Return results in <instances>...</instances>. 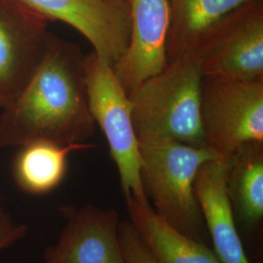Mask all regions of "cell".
Here are the masks:
<instances>
[{
  "instance_id": "6da1fadb",
  "label": "cell",
  "mask_w": 263,
  "mask_h": 263,
  "mask_svg": "<svg viewBox=\"0 0 263 263\" xmlns=\"http://www.w3.org/2000/svg\"><path fill=\"white\" fill-rule=\"evenodd\" d=\"M96 129L81 49L50 34L44 56L19 94L1 108L0 147L48 141L85 143Z\"/></svg>"
},
{
  "instance_id": "7a4b0ae2",
  "label": "cell",
  "mask_w": 263,
  "mask_h": 263,
  "mask_svg": "<svg viewBox=\"0 0 263 263\" xmlns=\"http://www.w3.org/2000/svg\"><path fill=\"white\" fill-rule=\"evenodd\" d=\"M202 77L194 55L189 53L129 95L132 122L140 143L174 141L206 147L200 119Z\"/></svg>"
},
{
  "instance_id": "3957f363",
  "label": "cell",
  "mask_w": 263,
  "mask_h": 263,
  "mask_svg": "<svg viewBox=\"0 0 263 263\" xmlns=\"http://www.w3.org/2000/svg\"><path fill=\"white\" fill-rule=\"evenodd\" d=\"M140 151L141 183L154 212L179 232L207 245L194 180L204 163L219 157L206 147L174 141L140 143Z\"/></svg>"
},
{
  "instance_id": "277c9868",
  "label": "cell",
  "mask_w": 263,
  "mask_h": 263,
  "mask_svg": "<svg viewBox=\"0 0 263 263\" xmlns=\"http://www.w3.org/2000/svg\"><path fill=\"white\" fill-rule=\"evenodd\" d=\"M90 111L108 143L125 198L146 199L141 183L140 142L132 122L131 102L112 65L94 51L85 56Z\"/></svg>"
},
{
  "instance_id": "5b68a950",
  "label": "cell",
  "mask_w": 263,
  "mask_h": 263,
  "mask_svg": "<svg viewBox=\"0 0 263 263\" xmlns=\"http://www.w3.org/2000/svg\"><path fill=\"white\" fill-rule=\"evenodd\" d=\"M200 119L206 147L220 159L263 142V82L203 76Z\"/></svg>"
},
{
  "instance_id": "8992f818",
  "label": "cell",
  "mask_w": 263,
  "mask_h": 263,
  "mask_svg": "<svg viewBox=\"0 0 263 263\" xmlns=\"http://www.w3.org/2000/svg\"><path fill=\"white\" fill-rule=\"evenodd\" d=\"M192 54L203 76L263 82V0H250L226 15Z\"/></svg>"
},
{
  "instance_id": "52a82bcc",
  "label": "cell",
  "mask_w": 263,
  "mask_h": 263,
  "mask_svg": "<svg viewBox=\"0 0 263 263\" xmlns=\"http://www.w3.org/2000/svg\"><path fill=\"white\" fill-rule=\"evenodd\" d=\"M47 21L76 28L95 53L113 65L128 46L131 20L127 0H12Z\"/></svg>"
},
{
  "instance_id": "ba28073f",
  "label": "cell",
  "mask_w": 263,
  "mask_h": 263,
  "mask_svg": "<svg viewBox=\"0 0 263 263\" xmlns=\"http://www.w3.org/2000/svg\"><path fill=\"white\" fill-rule=\"evenodd\" d=\"M47 20L12 0H0V98L19 94L36 70L51 32Z\"/></svg>"
},
{
  "instance_id": "9c48e42d",
  "label": "cell",
  "mask_w": 263,
  "mask_h": 263,
  "mask_svg": "<svg viewBox=\"0 0 263 263\" xmlns=\"http://www.w3.org/2000/svg\"><path fill=\"white\" fill-rule=\"evenodd\" d=\"M131 33L113 71L127 95L167 65L170 27L169 0H127Z\"/></svg>"
},
{
  "instance_id": "30bf717a",
  "label": "cell",
  "mask_w": 263,
  "mask_h": 263,
  "mask_svg": "<svg viewBox=\"0 0 263 263\" xmlns=\"http://www.w3.org/2000/svg\"><path fill=\"white\" fill-rule=\"evenodd\" d=\"M60 211L66 226L57 244L46 250L44 263H124L116 210L89 204Z\"/></svg>"
},
{
  "instance_id": "8fae6325",
  "label": "cell",
  "mask_w": 263,
  "mask_h": 263,
  "mask_svg": "<svg viewBox=\"0 0 263 263\" xmlns=\"http://www.w3.org/2000/svg\"><path fill=\"white\" fill-rule=\"evenodd\" d=\"M194 194L214 252L221 263H250L236 228L226 184L224 159L204 163L194 180Z\"/></svg>"
},
{
  "instance_id": "7c38bea8",
  "label": "cell",
  "mask_w": 263,
  "mask_h": 263,
  "mask_svg": "<svg viewBox=\"0 0 263 263\" xmlns=\"http://www.w3.org/2000/svg\"><path fill=\"white\" fill-rule=\"evenodd\" d=\"M125 199L132 224L159 263H221L207 245L179 232L162 219L147 198Z\"/></svg>"
},
{
  "instance_id": "4fadbf2b",
  "label": "cell",
  "mask_w": 263,
  "mask_h": 263,
  "mask_svg": "<svg viewBox=\"0 0 263 263\" xmlns=\"http://www.w3.org/2000/svg\"><path fill=\"white\" fill-rule=\"evenodd\" d=\"M226 184L235 218L252 230L263 218V142H250L224 159Z\"/></svg>"
},
{
  "instance_id": "5bb4252c",
  "label": "cell",
  "mask_w": 263,
  "mask_h": 263,
  "mask_svg": "<svg viewBox=\"0 0 263 263\" xmlns=\"http://www.w3.org/2000/svg\"><path fill=\"white\" fill-rule=\"evenodd\" d=\"M91 143L63 145L37 141L21 146L13 162V178L25 193L40 196L54 191L66 178L71 152L92 147Z\"/></svg>"
},
{
  "instance_id": "9a60e30c",
  "label": "cell",
  "mask_w": 263,
  "mask_h": 263,
  "mask_svg": "<svg viewBox=\"0 0 263 263\" xmlns=\"http://www.w3.org/2000/svg\"><path fill=\"white\" fill-rule=\"evenodd\" d=\"M250 0H169L168 64L193 53L199 41L230 12Z\"/></svg>"
},
{
  "instance_id": "2e32d148",
  "label": "cell",
  "mask_w": 263,
  "mask_h": 263,
  "mask_svg": "<svg viewBox=\"0 0 263 263\" xmlns=\"http://www.w3.org/2000/svg\"><path fill=\"white\" fill-rule=\"evenodd\" d=\"M119 240L124 263H159L131 221L120 222Z\"/></svg>"
},
{
  "instance_id": "e0dca14e",
  "label": "cell",
  "mask_w": 263,
  "mask_h": 263,
  "mask_svg": "<svg viewBox=\"0 0 263 263\" xmlns=\"http://www.w3.org/2000/svg\"><path fill=\"white\" fill-rule=\"evenodd\" d=\"M26 233V226L14 221L9 212L5 210L0 197V252L22 240Z\"/></svg>"
},
{
  "instance_id": "ac0fdd59",
  "label": "cell",
  "mask_w": 263,
  "mask_h": 263,
  "mask_svg": "<svg viewBox=\"0 0 263 263\" xmlns=\"http://www.w3.org/2000/svg\"><path fill=\"white\" fill-rule=\"evenodd\" d=\"M4 104H5V102H4V101H3V100L0 98V109L2 108V106H3Z\"/></svg>"
}]
</instances>
